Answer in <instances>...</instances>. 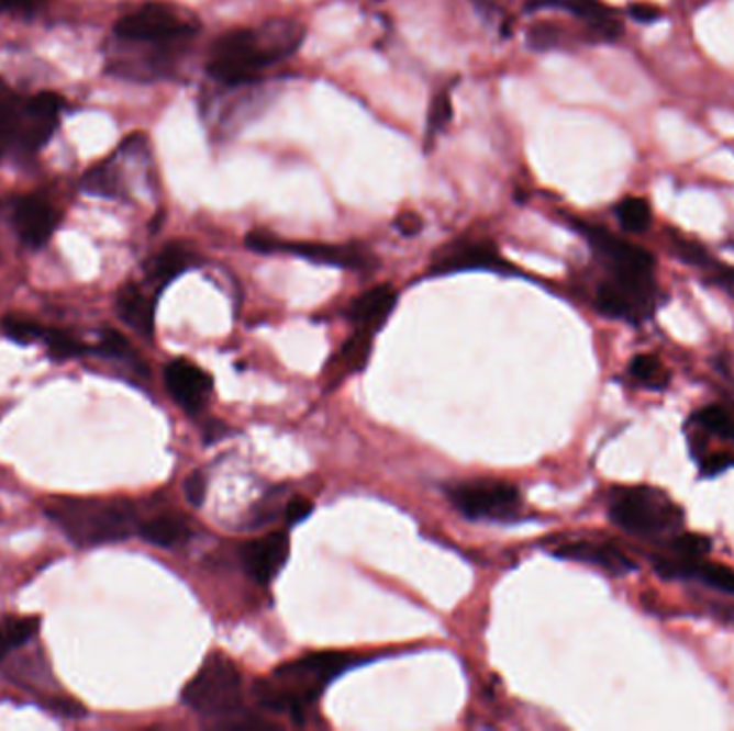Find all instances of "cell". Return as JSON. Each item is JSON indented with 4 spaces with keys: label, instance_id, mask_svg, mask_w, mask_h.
<instances>
[{
    "label": "cell",
    "instance_id": "6da1fadb",
    "mask_svg": "<svg viewBox=\"0 0 734 731\" xmlns=\"http://www.w3.org/2000/svg\"><path fill=\"white\" fill-rule=\"evenodd\" d=\"M355 663L357 656L348 652H310L277 667L271 678L258 681L254 695L263 708L303 721L305 706L314 704L326 685Z\"/></svg>",
    "mask_w": 734,
    "mask_h": 731
},
{
    "label": "cell",
    "instance_id": "7a4b0ae2",
    "mask_svg": "<svg viewBox=\"0 0 734 731\" xmlns=\"http://www.w3.org/2000/svg\"><path fill=\"white\" fill-rule=\"evenodd\" d=\"M65 99L54 92L22 94L0 82V159H29L54 136Z\"/></svg>",
    "mask_w": 734,
    "mask_h": 731
},
{
    "label": "cell",
    "instance_id": "3957f363",
    "mask_svg": "<svg viewBox=\"0 0 734 731\" xmlns=\"http://www.w3.org/2000/svg\"><path fill=\"white\" fill-rule=\"evenodd\" d=\"M46 513L78 548L119 543L138 530L136 508L127 501L63 498L47 504Z\"/></svg>",
    "mask_w": 734,
    "mask_h": 731
},
{
    "label": "cell",
    "instance_id": "277c9868",
    "mask_svg": "<svg viewBox=\"0 0 734 731\" xmlns=\"http://www.w3.org/2000/svg\"><path fill=\"white\" fill-rule=\"evenodd\" d=\"M181 697L202 717H229L243 704V676L234 661L213 652L185 685Z\"/></svg>",
    "mask_w": 734,
    "mask_h": 731
},
{
    "label": "cell",
    "instance_id": "5b68a950",
    "mask_svg": "<svg viewBox=\"0 0 734 731\" xmlns=\"http://www.w3.org/2000/svg\"><path fill=\"white\" fill-rule=\"evenodd\" d=\"M587 236L597 254L608 262L612 281L625 288L646 307L655 305V258L638 245H632L605 229L589 228Z\"/></svg>",
    "mask_w": 734,
    "mask_h": 731
},
{
    "label": "cell",
    "instance_id": "8992f818",
    "mask_svg": "<svg viewBox=\"0 0 734 731\" xmlns=\"http://www.w3.org/2000/svg\"><path fill=\"white\" fill-rule=\"evenodd\" d=\"M683 510L664 492L648 487L619 490L610 503V519L638 537L675 530L683 524Z\"/></svg>",
    "mask_w": 734,
    "mask_h": 731
},
{
    "label": "cell",
    "instance_id": "52a82bcc",
    "mask_svg": "<svg viewBox=\"0 0 734 731\" xmlns=\"http://www.w3.org/2000/svg\"><path fill=\"white\" fill-rule=\"evenodd\" d=\"M198 31V24L185 20L184 15L164 2H146L136 11L123 15L114 24V40L175 46L189 40Z\"/></svg>",
    "mask_w": 734,
    "mask_h": 731
},
{
    "label": "cell",
    "instance_id": "ba28073f",
    "mask_svg": "<svg viewBox=\"0 0 734 731\" xmlns=\"http://www.w3.org/2000/svg\"><path fill=\"white\" fill-rule=\"evenodd\" d=\"M263 67L267 65L256 44V33L252 29H236L213 44L207 71L218 85L236 87L254 82Z\"/></svg>",
    "mask_w": 734,
    "mask_h": 731
},
{
    "label": "cell",
    "instance_id": "9c48e42d",
    "mask_svg": "<svg viewBox=\"0 0 734 731\" xmlns=\"http://www.w3.org/2000/svg\"><path fill=\"white\" fill-rule=\"evenodd\" d=\"M452 504L472 519H511L518 515L520 492L505 481L477 479L452 485L447 490Z\"/></svg>",
    "mask_w": 734,
    "mask_h": 731
},
{
    "label": "cell",
    "instance_id": "30bf717a",
    "mask_svg": "<svg viewBox=\"0 0 734 731\" xmlns=\"http://www.w3.org/2000/svg\"><path fill=\"white\" fill-rule=\"evenodd\" d=\"M0 213L18 238L31 249H42L60 222L58 209L37 193L7 195L0 200Z\"/></svg>",
    "mask_w": 734,
    "mask_h": 731
},
{
    "label": "cell",
    "instance_id": "8fae6325",
    "mask_svg": "<svg viewBox=\"0 0 734 731\" xmlns=\"http://www.w3.org/2000/svg\"><path fill=\"white\" fill-rule=\"evenodd\" d=\"M218 87L222 89V94L220 97L211 94V99L209 101L204 99L202 105H220V108H202V110L211 112L207 121H211L215 130H220L226 136L234 130L243 127L265 105V94L254 89V82L236 87H224V85Z\"/></svg>",
    "mask_w": 734,
    "mask_h": 731
},
{
    "label": "cell",
    "instance_id": "7c38bea8",
    "mask_svg": "<svg viewBox=\"0 0 734 731\" xmlns=\"http://www.w3.org/2000/svg\"><path fill=\"white\" fill-rule=\"evenodd\" d=\"M164 382L175 402L187 412L202 411L213 393V378L185 359L166 366Z\"/></svg>",
    "mask_w": 734,
    "mask_h": 731
},
{
    "label": "cell",
    "instance_id": "4fadbf2b",
    "mask_svg": "<svg viewBox=\"0 0 734 731\" xmlns=\"http://www.w3.org/2000/svg\"><path fill=\"white\" fill-rule=\"evenodd\" d=\"M277 251L301 256L312 262L321 265H331V267H342L351 271H367L374 265V258L367 254L366 249L355 247V245H326V243H294V240H281L276 238Z\"/></svg>",
    "mask_w": 734,
    "mask_h": 731
},
{
    "label": "cell",
    "instance_id": "5bb4252c",
    "mask_svg": "<svg viewBox=\"0 0 734 731\" xmlns=\"http://www.w3.org/2000/svg\"><path fill=\"white\" fill-rule=\"evenodd\" d=\"M505 260L492 240H459L445 249L432 267V273L447 274L477 269H503Z\"/></svg>",
    "mask_w": 734,
    "mask_h": 731
},
{
    "label": "cell",
    "instance_id": "9a60e30c",
    "mask_svg": "<svg viewBox=\"0 0 734 731\" xmlns=\"http://www.w3.org/2000/svg\"><path fill=\"white\" fill-rule=\"evenodd\" d=\"M290 553L286 532L265 535L243 548V562L258 584H271Z\"/></svg>",
    "mask_w": 734,
    "mask_h": 731
},
{
    "label": "cell",
    "instance_id": "2e32d148",
    "mask_svg": "<svg viewBox=\"0 0 734 731\" xmlns=\"http://www.w3.org/2000/svg\"><path fill=\"white\" fill-rule=\"evenodd\" d=\"M254 33L267 67L290 58L305 40V26L292 18H274Z\"/></svg>",
    "mask_w": 734,
    "mask_h": 731
},
{
    "label": "cell",
    "instance_id": "e0dca14e",
    "mask_svg": "<svg viewBox=\"0 0 734 731\" xmlns=\"http://www.w3.org/2000/svg\"><path fill=\"white\" fill-rule=\"evenodd\" d=\"M542 7H560L571 11L608 42H614L623 35V22L601 0H531L529 4V9H542Z\"/></svg>",
    "mask_w": 734,
    "mask_h": 731
},
{
    "label": "cell",
    "instance_id": "ac0fdd59",
    "mask_svg": "<svg viewBox=\"0 0 734 731\" xmlns=\"http://www.w3.org/2000/svg\"><path fill=\"white\" fill-rule=\"evenodd\" d=\"M558 558L565 560H576V562H587V564H596L603 571H610L614 575H623L636 569V564L614 546L608 543H565L554 551Z\"/></svg>",
    "mask_w": 734,
    "mask_h": 731
},
{
    "label": "cell",
    "instance_id": "d6986e66",
    "mask_svg": "<svg viewBox=\"0 0 734 731\" xmlns=\"http://www.w3.org/2000/svg\"><path fill=\"white\" fill-rule=\"evenodd\" d=\"M138 535L155 548H179L193 537L191 521L181 513H162L138 526Z\"/></svg>",
    "mask_w": 734,
    "mask_h": 731
},
{
    "label": "cell",
    "instance_id": "ffe728a7",
    "mask_svg": "<svg viewBox=\"0 0 734 731\" xmlns=\"http://www.w3.org/2000/svg\"><path fill=\"white\" fill-rule=\"evenodd\" d=\"M396 301L398 294L391 285H376L355 301L351 310V320L355 322L357 328L374 333L389 318V314L396 307Z\"/></svg>",
    "mask_w": 734,
    "mask_h": 731
},
{
    "label": "cell",
    "instance_id": "44dd1931",
    "mask_svg": "<svg viewBox=\"0 0 734 731\" xmlns=\"http://www.w3.org/2000/svg\"><path fill=\"white\" fill-rule=\"evenodd\" d=\"M119 318L138 330L140 335L151 337L155 330V303L140 290L138 285H125L116 296Z\"/></svg>",
    "mask_w": 734,
    "mask_h": 731
},
{
    "label": "cell",
    "instance_id": "7402d4cb",
    "mask_svg": "<svg viewBox=\"0 0 734 731\" xmlns=\"http://www.w3.org/2000/svg\"><path fill=\"white\" fill-rule=\"evenodd\" d=\"M193 265V254L179 245V243H173L168 247H164L151 262V269H148V279L157 285V288H164L168 285L173 279H177L179 274L185 273L189 267Z\"/></svg>",
    "mask_w": 734,
    "mask_h": 731
},
{
    "label": "cell",
    "instance_id": "603a6c76",
    "mask_svg": "<svg viewBox=\"0 0 734 731\" xmlns=\"http://www.w3.org/2000/svg\"><path fill=\"white\" fill-rule=\"evenodd\" d=\"M630 375L653 391H664L670 384V371L655 355L634 357L630 363Z\"/></svg>",
    "mask_w": 734,
    "mask_h": 731
},
{
    "label": "cell",
    "instance_id": "cb8c5ba5",
    "mask_svg": "<svg viewBox=\"0 0 734 731\" xmlns=\"http://www.w3.org/2000/svg\"><path fill=\"white\" fill-rule=\"evenodd\" d=\"M693 423L713 436L734 442V412L726 406L711 404L693 416Z\"/></svg>",
    "mask_w": 734,
    "mask_h": 731
},
{
    "label": "cell",
    "instance_id": "d4e9b609",
    "mask_svg": "<svg viewBox=\"0 0 734 731\" xmlns=\"http://www.w3.org/2000/svg\"><path fill=\"white\" fill-rule=\"evenodd\" d=\"M37 631H40V618H18V620H9L4 627H0V661L11 650H15L31 638H35Z\"/></svg>",
    "mask_w": 734,
    "mask_h": 731
},
{
    "label": "cell",
    "instance_id": "484cf974",
    "mask_svg": "<svg viewBox=\"0 0 734 731\" xmlns=\"http://www.w3.org/2000/svg\"><path fill=\"white\" fill-rule=\"evenodd\" d=\"M616 220L627 232H644L650 226L653 213L644 198H625L616 206Z\"/></svg>",
    "mask_w": 734,
    "mask_h": 731
},
{
    "label": "cell",
    "instance_id": "4316f807",
    "mask_svg": "<svg viewBox=\"0 0 734 731\" xmlns=\"http://www.w3.org/2000/svg\"><path fill=\"white\" fill-rule=\"evenodd\" d=\"M369 350H371V333L357 328V333L344 344L340 361L344 363L346 371H359L369 359Z\"/></svg>",
    "mask_w": 734,
    "mask_h": 731
},
{
    "label": "cell",
    "instance_id": "83f0119b",
    "mask_svg": "<svg viewBox=\"0 0 734 731\" xmlns=\"http://www.w3.org/2000/svg\"><path fill=\"white\" fill-rule=\"evenodd\" d=\"M44 344L54 359H78L87 352V346H82L67 330H58V328H46Z\"/></svg>",
    "mask_w": 734,
    "mask_h": 731
},
{
    "label": "cell",
    "instance_id": "f1b7e54d",
    "mask_svg": "<svg viewBox=\"0 0 734 731\" xmlns=\"http://www.w3.org/2000/svg\"><path fill=\"white\" fill-rule=\"evenodd\" d=\"M0 328L7 337L20 344H33V341H44L46 328L35 320L20 318V316H4L0 322Z\"/></svg>",
    "mask_w": 734,
    "mask_h": 731
},
{
    "label": "cell",
    "instance_id": "f546056e",
    "mask_svg": "<svg viewBox=\"0 0 734 731\" xmlns=\"http://www.w3.org/2000/svg\"><path fill=\"white\" fill-rule=\"evenodd\" d=\"M454 116V105L447 92H438L432 99L430 112H427V134L430 137L438 136L443 130H447L449 121Z\"/></svg>",
    "mask_w": 734,
    "mask_h": 731
},
{
    "label": "cell",
    "instance_id": "4dcf8cb0",
    "mask_svg": "<svg viewBox=\"0 0 734 731\" xmlns=\"http://www.w3.org/2000/svg\"><path fill=\"white\" fill-rule=\"evenodd\" d=\"M101 357H112V359H134V350L130 346V341L112 328H105L97 348H94Z\"/></svg>",
    "mask_w": 734,
    "mask_h": 731
},
{
    "label": "cell",
    "instance_id": "1f68e13d",
    "mask_svg": "<svg viewBox=\"0 0 734 731\" xmlns=\"http://www.w3.org/2000/svg\"><path fill=\"white\" fill-rule=\"evenodd\" d=\"M560 40H563V31L552 22H537L529 31V46L537 49V52H546V49L558 47Z\"/></svg>",
    "mask_w": 734,
    "mask_h": 731
},
{
    "label": "cell",
    "instance_id": "d6a6232c",
    "mask_svg": "<svg viewBox=\"0 0 734 731\" xmlns=\"http://www.w3.org/2000/svg\"><path fill=\"white\" fill-rule=\"evenodd\" d=\"M672 548L679 551L681 558L698 560V558H702L711 551V539L704 537V535H698V532H686V535H679L672 541Z\"/></svg>",
    "mask_w": 734,
    "mask_h": 731
},
{
    "label": "cell",
    "instance_id": "836d02e7",
    "mask_svg": "<svg viewBox=\"0 0 734 731\" xmlns=\"http://www.w3.org/2000/svg\"><path fill=\"white\" fill-rule=\"evenodd\" d=\"M184 492L187 503L191 504L193 508L202 506L204 498H207V476H204V472L193 470V472L185 479Z\"/></svg>",
    "mask_w": 734,
    "mask_h": 731
},
{
    "label": "cell",
    "instance_id": "e575fe53",
    "mask_svg": "<svg viewBox=\"0 0 734 731\" xmlns=\"http://www.w3.org/2000/svg\"><path fill=\"white\" fill-rule=\"evenodd\" d=\"M46 4V0H0V13L11 15H31L40 11Z\"/></svg>",
    "mask_w": 734,
    "mask_h": 731
},
{
    "label": "cell",
    "instance_id": "d590c367",
    "mask_svg": "<svg viewBox=\"0 0 734 731\" xmlns=\"http://www.w3.org/2000/svg\"><path fill=\"white\" fill-rule=\"evenodd\" d=\"M312 510H314L312 501H308L303 496H297V498H292L290 503L286 504V519L290 524H299V521L308 519L312 515Z\"/></svg>",
    "mask_w": 734,
    "mask_h": 731
},
{
    "label": "cell",
    "instance_id": "8d00e7d4",
    "mask_svg": "<svg viewBox=\"0 0 734 731\" xmlns=\"http://www.w3.org/2000/svg\"><path fill=\"white\" fill-rule=\"evenodd\" d=\"M734 465V456L731 453H722V456H711V458L702 459L700 463V472L704 476H715V474H722L724 470L733 468Z\"/></svg>",
    "mask_w": 734,
    "mask_h": 731
},
{
    "label": "cell",
    "instance_id": "74e56055",
    "mask_svg": "<svg viewBox=\"0 0 734 731\" xmlns=\"http://www.w3.org/2000/svg\"><path fill=\"white\" fill-rule=\"evenodd\" d=\"M630 15H632L636 22H641V24H648V22L659 20L661 11H659L655 4H650V2H634V4L630 7Z\"/></svg>",
    "mask_w": 734,
    "mask_h": 731
},
{
    "label": "cell",
    "instance_id": "f35d334b",
    "mask_svg": "<svg viewBox=\"0 0 734 731\" xmlns=\"http://www.w3.org/2000/svg\"><path fill=\"white\" fill-rule=\"evenodd\" d=\"M421 228H423V222H421V217L416 213H402L396 220V229L400 234H404V236H414V234L421 232Z\"/></svg>",
    "mask_w": 734,
    "mask_h": 731
},
{
    "label": "cell",
    "instance_id": "ab89813d",
    "mask_svg": "<svg viewBox=\"0 0 734 731\" xmlns=\"http://www.w3.org/2000/svg\"><path fill=\"white\" fill-rule=\"evenodd\" d=\"M715 274H718V283H722L724 288H729L731 292H734V269L718 267Z\"/></svg>",
    "mask_w": 734,
    "mask_h": 731
}]
</instances>
